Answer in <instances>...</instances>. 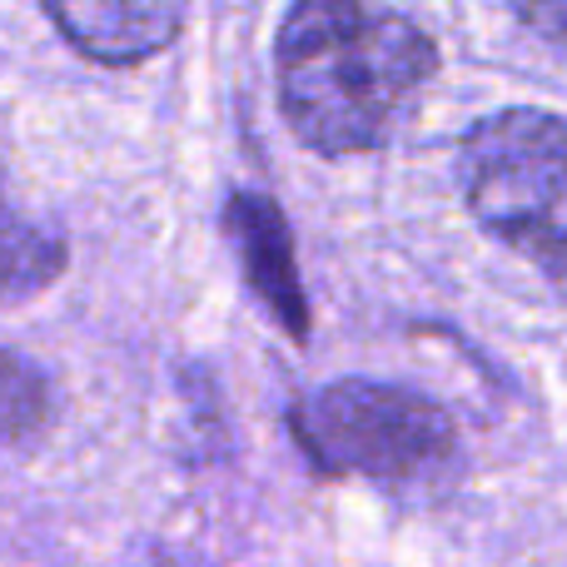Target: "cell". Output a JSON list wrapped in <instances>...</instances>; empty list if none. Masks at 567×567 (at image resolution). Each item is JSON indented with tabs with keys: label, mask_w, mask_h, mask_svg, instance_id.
Returning <instances> with one entry per match:
<instances>
[{
	"label": "cell",
	"mask_w": 567,
	"mask_h": 567,
	"mask_svg": "<svg viewBox=\"0 0 567 567\" xmlns=\"http://www.w3.org/2000/svg\"><path fill=\"white\" fill-rule=\"evenodd\" d=\"M293 433L319 473L329 478L429 483L453 468L458 433L433 399L369 379H343L293 409Z\"/></svg>",
	"instance_id": "3"
},
{
	"label": "cell",
	"mask_w": 567,
	"mask_h": 567,
	"mask_svg": "<svg viewBox=\"0 0 567 567\" xmlns=\"http://www.w3.org/2000/svg\"><path fill=\"white\" fill-rule=\"evenodd\" d=\"M229 235L239 245L245 275L255 284V293L275 309V319L284 323L289 339H309V303H303V284L299 265H293V239L289 225L265 195H235L225 209Z\"/></svg>",
	"instance_id": "5"
},
{
	"label": "cell",
	"mask_w": 567,
	"mask_h": 567,
	"mask_svg": "<svg viewBox=\"0 0 567 567\" xmlns=\"http://www.w3.org/2000/svg\"><path fill=\"white\" fill-rule=\"evenodd\" d=\"M458 179L473 219L567 293V120L513 105L463 135Z\"/></svg>",
	"instance_id": "2"
},
{
	"label": "cell",
	"mask_w": 567,
	"mask_h": 567,
	"mask_svg": "<svg viewBox=\"0 0 567 567\" xmlns=\"http://www.w3.org/2000/svg\"><path fill=\"white\" fill-rule=\"evenodd\" d=\"M65 269V245L35 219H25L0 189V303L50 289Z\"/></svg>",
	"instance_id": "6"
},
{
	"label": "cell",
	"mask_w": 567,
	"mask_h": 567,
	"mask_svg": "<svg viewBox=\"0 0 567 567\" xmlns=\"http://www.w3.org/2000/svg\"><path fill=\"white\" fill-rule=\"evenodd\" d=\"M513 10L528 30H538L543 40L567 50V0H513Z\"/></svg>",
	"instance_id": "8"
},
{
	"label": "cell",
	"mask_w": 567,
	"mask_h": 567,
	"mask_svg": "<svg viewBox=\"0 0 567 567\" xmlns=\"http://www.w3.org/2000/svg\"><path fill=\"white\" fill-rule=\"evenodd\" d=\"M433 70V40L369 0H299L275 40L279 110L319 155L389 145Z\"/></svg>",
	"instance_id": "1"
},
{
	"label": "cell",
	"mask_w": 567,
	"mask_h": 567,
	"mask_svg": "<svg viewBox=\"0 0 567 567\" xmlns=\"http://www.w3.org/2000/svg\"><path fill=\"white\" fill-rule=\"evenodd\" d=\"M50 419V389L35 363L0 349V443H25L45 429Z\"/></svg>",
	"instance_id": "7"
},
{
	"label": "cell",
	"mask_w": 567,
	"mask_h": 567,
	"mask_svg": "<svg viewBox=\"0 0 567 567\" xmlns=\"http://www.w3.org/2000/svg\"><path fill=\"white\" fill-rule=\"evenodd\" d=\"M45 16L100 65H140L179 35V0H45Z\"/></svg>",
	"instance_id": "4"
}]
</instances>
